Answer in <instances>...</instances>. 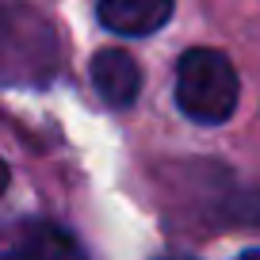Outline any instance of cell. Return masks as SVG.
I'll return each instance as SVG.
<instances>
[{
    "mask_svg": "<svg viewBox=\"0 0 260 260\" xmlns=\"http://www.w3.org/2000/svg\"><path fill=\"white\" fill-rule=\"evenodd\" d=\"M92 84L111 107H130L138 100L142 73L126 50H100L92 57Z\"/></svg>",
    "mask_w": 260,
    "mask_h": 260,
    "instance_id": "3957f363",
    "label": "cell"
},
{
    "mask_svg": "<svg viewBox=\"0 0 260 260\" xmlns=\"http://www.w3.org/2000/svg\"><path fill=\"white\" fill-rule=\"evenodd\" d=\"M96 16L115 35H149L169 23L172 0H100Z\"/></svg>",
    "mask_w": 260,
    "mask_h": 260,
    "instance_id": "277c9868",
    "label": "cell"
},
{
    "mask_svg": "<svg viewBox=\"0 0 260 260\" xmlns=\"http://www.w3.org/2000/svg\"><path fill=\"white\" fill-rule=\"evenodd\" d=\"M61 61L54 27L19 0H0V73L4 81L42 84Z\"/></svg>",
    "mask_w": 260,
    "mask_h": 260,
    "instance_id": "6da1fadb",
    "label": "cell"
},
{
    "mask_svg": "<svg viewBox=\"0 0 260 260\" xmlns=\"http://www.w3.org/2000/svg\"><path fill=\"white\" fill-rule=\"evenodd\" d=\"M0 252H8V256H77L81 249L65 230L31 222V226L12 230V241H0Z\"/></svg>",
    "mask_w": 260,
    "mask_h": 260,
    "instance_id": "5b68a950",
    "label": "cell"
},
{
    "mask_svg": "<svg viewBox=\"0 0 260 260\" xmlns=\"http://www.w3.org/2000/svg\"><path fill=\"white\" fill-rule=\"evenodd\" d=\"M4 187H8V165L0 161V195H4Z\"/></svg>",
    "mask_w": 260,
    "mask_h": 260,
    "instance_id": "8992f818",
    "label": "cell"
},
{
    "mask_svg": "<svg viewBox=\"0 0 260 260\" xmlns=\"http://www.w3.org/2000/svg\"><path fill=\"white\" fill-rule=\"evenodd\" d=\"M237 73L226 54L195 46L176 65V100L195 122H226L237 107Z\"/></svg>",
    "mask_w": 260,
    "mask_h": 260,
    "instance_id": "7a4b0ae2",
    "label": "cell"
}]
</instances>
